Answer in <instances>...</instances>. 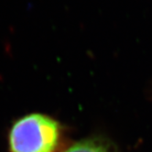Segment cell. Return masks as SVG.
<instances>
[{"instance_id": "obj_1", "label": "cell", "mask_w": 152, "mask_h": 152, "mask_svg": "<svg viewBox=\"0 0 152 152\" xmlns=\"http://www.w3.org/2000/svg\"><path fill=\"white\" fill-rule=\"evenodd\" d=\"M61 137L58 121L43 114L24 115L12 125L8 134L10 152H55Z\"/></svg>"}, {"instance_id": "obj_2", "label": "cell", "mask_w": 152, "mask_h": 152, "mask_svg": "<svg viewBox=\"0 0 152 152\" xmlns=\"http://www.w3.org/2000/svg\"><path fill=\"white\" fill-rule=\"evenodd\" d=\"M63 152H118L110 141L104 137H93L73 143Z\"/></svg>"}]
</instances>
